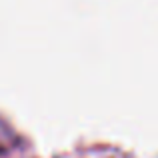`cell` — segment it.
Masks as SVG:
<instances>
[]
</instances>
